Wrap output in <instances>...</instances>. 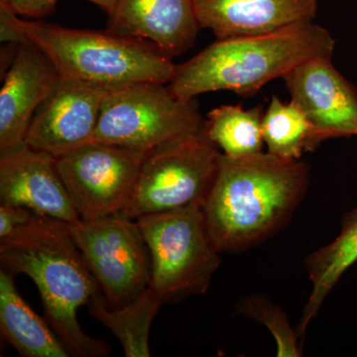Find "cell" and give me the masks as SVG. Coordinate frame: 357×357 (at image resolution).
<instances>
[{"mask_svg": "<svg viewBox=\"0 0 357 357\" xmlns=\"http://www.w3.org/2000/svg\"><path fill=\"white\" fill-rule=\"evenodd\" d=\"M309 167L301 160L261 152L222 153L203 204L208 232L220 253L243 252L287 227L306 196Z\"/></svg>", "mask_w": 357, "mask_h": 357, "instance_id": "6da1fadb", "label": "cell"}, {"mask_svg": "<svg viewBox=\"0 0 357 357\" xmlns=\"http://www.w3.org/2000/svg\"><path fill=\"white\" fill-rule=\"evenodd\" d=\"M331 58L311 59L282 77L311 123V151L325 140L357 136V91Z\"/></svg>", "mask_w": 357, "mask_h": 357, "instance_id": "30bf717a", "label": "cell"}, {"mask_svg": "<svg viewBox=\"0 0 357 357\" xmlns=\"http://www.w3.org/2000/svg\"><path fill=\"white\" fill-rule=\"evenodd\" d=\"M1 270L24 274L38 288L47 321L70 356H109L107 342L91 337L77 321L98 290L69 225L35 213L29 222L0 239Z\"/></svg>", "mask_w": 357, "mask_h": 357, "instance_id": "7a4b0ae2", "label": "cell"}, {"mask_svg": "<svg viewBox=\"0 0 357 357\" xmlns=\"http://www.w3.org/2000/svg\"><path fill=\"white\" fill-rule=\"evenodd\" d=\"M199 24L218 39L278 31L316 17L318 0H192Z\"/></svg>", "mask_w": 357, "mask_h": 357, "instance_id": "9a60e30c", "label": "cell"}, {"mask_svg": "<svg viewBox=\"0 0 357 357\" xmlns=\"http://www.w3.org/2000/svg\"><path fill=\"white\" fill-rule=\"evenodd\" d=\"M35 213L10 204H0V239L10 236L31 220Z\"/></svg>", "mask_w": 357, "mask_h": 357, "instance_id": "603a6c76", "label": "cell"}, {"mask_svg": "<svg viewBox=\"0 0 357 357\" xmlns=\"http://www.w3.org/2000/svg\"><path fill=\"white\" fill-rule=\"evenodd\" d=\"M0 330L21 356L68 357L67 347L18 292L13 275L0 269Z\"/></svg>", "mask_w": 357, "mask_h": 357, "instance_id": "2e32d148", "label": "cell"}, {"mask_svg": "<svg viewBox=\"0 0 357 357\" xmlns=\"http://www.w3.org/2000/svg\"><path fill=\"white\" fill-rule=\"evenodd\" d=\"M222 152L201 133L149 152L122 215H145L203 206L217 175Z\"/></svg>", "mask_w": 357, "mask_h": 357, "instance_id": "52a82bcc", "label": "cell"}, {"mask_svg": "<svg viewBox=\"0 0 357 357\" xmlns=\"http://www.w3.org/2000/svg\"><path fill=\"white\" fill-rule=\"evenodd\" d=\"M356 261L357 208L344 218L342 231L337 238L307 255L305 260L312 291L296 330L299 337L306 333L310 323L316 318L326 296L340 277Z\"/></svg>", "mask_w": 357, "mask_h": 357, "instance_id": "e0dca14e", "label": "cell"}, {"mask_svg": "<svg viewBox=\"0 0 357 357\" xmlns=\"http://www.w3.org/2000/svg\"><path fill=\"white\" fill-rule=\"evenodd\" d=\"M0 204H10L73 225L79 215L58 172L55 157L26 143L0 153Z\"/></svg>", "mask_w": 357, "mask_h": 357, "instance_id": "7c38bea8", "label": "cell"}, {"mask_svg": "<svg viewBox=\"0 0 357 357\" xmlns=\"http://www.w3.org/2000/svg\"><path fill=\"white\" fill-rule=\"evenodd\" d=\"M312 126L302 109L291 100L273 96L263 114L262 133L267 152L284 159L299 160L311 151Z\"/></svg>", "mask_w": 357, "mask_h": 357, "instance_id": "ffe728a7", "label": "cell"}, {"mask_svg": "<svg viewBox=\"0 0 357 357\" xmlns=\"http://www.w3.org/2000/svg\"><path fill=\"white\" fill-rule=\"evenodd\" d=\"M135 220L151 257L149 287L163 304H176L206 293L222 261L208 232L203 206Z\"/></svg>", "mask_w": 357, "mask_h": 357, "instance_id": "5b68a950", "label": "cell"}, {"mask_svg": "<svg viewBox=\"0 0 357 357\" xmlns=\"http://www.w3.org/2000/svg\"><path fill=\"white\" fill-rule=\"evenodd\" d=\"M1 41L29 42L44 52L62 79L105 89L137 83L169 84L177 65L155 45L109 31L26 20L0 6Z\"/></svg>", "mask_w": 357, "mask_h": 357, "instance_id": "277c9868", "label": "cell"}, {"mask_svg": "<svg viewBox=\"0 0 357 357\" xmlns=\"http://www.w3.org/2000/svg\"><path fill=\"white\" fill-rule=\"evenodd\" d=\"M60 79L44 52L29 42L18 43L0 91V153L25 143L33 117Z\"/></svg>", "mask_w": 357, "mask_h": 357, "instance_id": "4fadbf2b", "label": "cell"}, {"mask_svg": "<svg viewBox=\"0 0 357 357\" xmlns=\"http://www.w3.org/2000/svg\"><path fill=\"white\" fill-rule=\"evenodd\" d=\"M333 49L331 33L312 21L266 34L218 39L177 65L168 86L185 102L217 91L250 96L307 60L332 57Z\"/></svg>", "mask_w": 357, "mask_h": 357, "instance_id": "3957f363", "label": "cell"}, {"mask_svg": "<svg viewBox=\"0 0 357 357\" xmlns=\"http://www.w3.org/2000/svg\"><path fill=\"white\" fill-rule=\"evenodd\" d=\"M60 0H0V6L6 7L11 13L24 17L40 18L48 15L55 9ZM102 9L109 15L116 0H86Z\"/></svg>", "mask_w": 357, "mask_h": 357, "instance_id": "7402d4cb", "label": "cell"}, {"mask_svg": "<svg viewBox=\"0 0 357 357\" xmlns=\"http://www.w3.org/2000/svg\"><path fill=\"white\" fill-rule=\"evenodd\" d=\"M263 107L244 109L241 105H222L208 112L206 132L225 156L239 158L261 153Z\"/></svg>", "mask_w": 357, "mask_h": 357, "instance_id": "d6986e66", "label": "cell"}, {"mask_svg": "<svg viewBox=\"0 0 357 357\" xmlns=\"http://www.w3.org/2000/svg\"><path fill=\"white\" fill-rule=\"evenodd\" d=\"M148 153L91 142L56 159L58 172L83 220L121 213Z\"/></svg>", "mask_w": 357, "mask_h": 357, "instance_id": "9c48e42d", "label": "cell"}, {"mask_svg": "<svg viewBox=\"0 0 357 357\" xmlns=\"http://www.w3.org/2000/svg\"><path fill=\"white\" fill-rule=\"evenodd\" d=\"M204 129L196 100H180L168 84L137 83L105 91L91 142L149 153Z\"/></svg>", "mask_w": 357, "mask_h": 357, "instance_id": "8992f818", "label": "cell"}, {"mask_svg": "<svg viewBox=\"0 0 357 357\" xmlns=\"http://www.w3.org/2000/svg\"><path fill=\"white\" fill-rule=\"evenodd\" d=\"M69 227L107 306H124L149 287L151 257L135 220L117 213Z\"/></svg>", "mask_w": 357, "mask_h": 357, "instance_id": "ba28073f", "label": "cell"}, {"mask_svg": "<svg viewBox=\"0 0 357 357\" xmlns=\"http://www.w3.org/2000/svg\"><path fill=\"white\" fill-rule=\"evenodd\" d=\"M156 293L148 287L136 299L119 307H109L98 290L88 304L89 314L109 328L121 342L126 357H149L152 321L163 306Z\"/></svg>", "mask_w": 357, "mask_h": 357, "instance_id": "ac0fdd59", "label": "cell"}, {"mask_svg": "<svg viewBox=\"0 0 357 357\" xmlns=\"http://www.w3.org/2000/svg\"><path fill=\"white\" fill-rule=\"evenodd\" d=\"M107 31L155 45L171 59L194 46L201 26L192 0H116Z\"/></svg>", "mask_w": 357, "mask_h": 357, "instance_id": "5bb4252c", "label": "cell"}, {"mask_svg": "<svg viewBox=\"0 0 357 357\" xmlns=\"http://www.w3.org/2000/svg\"><path fill=\"white\" fill-rule=\"evenodd\" d=\"M237 311L266 326L276 340L277 356H302L298 344L299 335L297 331L291 328L285 312L280 307L272 304L267 298L262 296L243 298L237 305Z\"/></svg>", "mask_w": 357, "mask_h": 357, "instance_id": "44dd1931", "label": "cell"}, {"mask_svg": "<svg viewBox=\"0 0 357 357\" xmlns=\"http://www.w3.org/2000/svg\"><path fill=\"white\" fill-rule=\"evenodd\" d=\"M107 91L61 77L33 117L26 144L56 159L89 144Z\"/></svg>", "mask_w": 357, "mask_h": 357, "instance_id": "8fae6325", "label": "cell"}]
</instances>
